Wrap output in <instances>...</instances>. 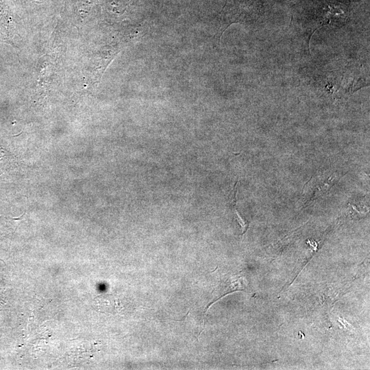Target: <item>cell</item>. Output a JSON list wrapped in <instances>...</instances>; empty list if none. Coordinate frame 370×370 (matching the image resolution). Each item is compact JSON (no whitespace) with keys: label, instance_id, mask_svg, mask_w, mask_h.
<instances>
[{"label":"cell","instance_id":"obj_1","mask_svg":"<svg viewBox=\"0 0 370 370\" xmlns=\"http://www.w3.org/2000/svg\"><path fill=\"white\" fill-rule=\"evenodd\" d=\"M18 219V218L0 216V238L8 236L13 231L15 221Z\"/></svg>","mask_w":370,"mask_h":370},{"label":"cell","instance_id":"obj_2","mask_svg":"<svg viewBox=\"0 0 370 370\" xmlns=\"http://www.w3.org/2000/svg\"><path fill=\"white\" fill-rule=\"evenodd\" d=\"M236 183L235 184V188H234V212L235 213V216H236V219L237 220V221L238 222L239 225H241V227L243 230V232L242 234H244L247 230V227H248V225H249V223L247 221L244 220L241 216L240 215L239 212L237 211V210L235 208V204H236Z\"/></svg>","mask_w":370,"mask_h":370}]
</instances>
